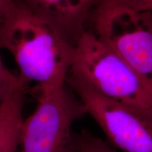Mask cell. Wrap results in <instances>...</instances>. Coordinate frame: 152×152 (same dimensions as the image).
I'll use <instances>...</instances> for the list:
<instances>
[{
	"mask_svg": "<svg viewBox=\"0 0 152 152\" xmlns=\"http://www.w3.org/2000/svg\"><path fill=\"white\" fill-rule=\"evenodd\" d=\"M37 107L23 119L18 152H68L73 136V124L87 111L67 85L54 90H36Z\"/></svg>",
	"mask_w": 152,
	"mask_h": 152,
	"instance_id": "cell-3",
	"label": "cell"
},
{
	"mask_svg": "<svg viewBox=\"0 0 152 152\" xmlns=\"http://www.w3.org/2000/svg\"><path fill=\"white\" fill-rule=\"evenodd\" d=\"M0 47L14 57L26 85L35 83V90H54L66 84L75 45L16 0L0 18Z\"/></svg>",
	"mask_w": 152,
	"mask_h": 152,
	"instance_id": "cell-1",
	"label": "cell"
},
{
	"mask_svg": "<svg viewBox=\"0 0 152 152\" xmlns=\"http://www.w3.org/2000/svg\"><path fill=\"white\" fill-rule=\"evenodd\" d=\"M96 36L152 90V12L125 5L98 7Z\"/></svg>",
	"mask_w": 152,
	"mask_h": 152,
	"instance_id": "cell-5",
	"label": "cell"
},
{
	"mask_svg": "<svg viewBox=\"0 0 152 152\" xmlns=\"http://www.w3.org/2000/svg\"><path fill=\"white\" fill-rule=\"evenodd\" d=\"M5 99H6V98H5ZM5 99H1V98H0V107H1V104H2V102H4V100Z\"/></svg>",
	"mask_w": 152,
	"mask_h": 152,
	"instance_id": "cell-13",
	"label": "cell"
},
{
	"mask_svg": "<svg viewBox=\"0 0 152 152\" xmlns=\"http://www.w3.org/2000/svg\"><path fill=\"white\" fill-rule=\"evenodd\" d=\"M67 35L83 30V24L93 6L101 0H16ZM69 41V40H68Z\"/></svg>",
	"mask_w": 152,
	"mask_h": 152,
	"instance_id": "cell-6",
	"label": "cell"
},
{
	"mask_svg": "<svg viewBox=\"0 0 152 152\" xmlns=\"http://www.w3.org/2000/svg\"><path fill=\"white\" fill-rule=\"evenodd\" d=\"M14 2V0H0V18L2 17L9 7Z\"/></svg>",
	"mask_w": 152,
	"mask_h": 152,
	"instance_id": "cell-12",
	"label": "cell"
},
{
	"mask_svg": "<svg viewBox=\"0 0 152 152\" xmlns=\"http://www.w3.org/2000/svg\"><path fill=\"white\" fill-rule=\"evenodd\" d=\"M69 73L102 94L152 115V90L138 73L91 32L75 44Z\"/></svg>",
	"mask_w": 152,
	"mask_h": 152,
	"instance_id": "cell-2",
	"label": "cell"
},
{
	"mask_svg": "<svg viewBox=\"0 0 152 152\" xmlns=\"http://www.w3.org/2000/svg\"><path fill=\"white\" fill-rule=\"evenodd\" d=\"M24 90H18L4 100L0 107V152H16L23 118Z\"/></svg>",
	"mask_w": 152,
	"mask_h": 152,
	"instance_id": "cell-7",
	"label": "cell"
},
{
	"mask_svg": "<svg viewBox=\"0 0 152 152\" xmlns=\"http://www.w3.org/2000/svg\"><path fill=\"white\" fill-rule=\"evenodd\" d=\"M123 5L137 11L152 12V0H131L129 2Z\"/></svg>",
	"mask_w": 152,
	"mask_h": 152,
	"instance_id": "cell-10",
	"label": "cell"
},
{
	"mask_svg": "<svg viewBox=\"0 0 152 152\" xmlns=\"http://www.w3.org/2000/svg\"><path fill=\"white\" fill-rule=\"evenodd\" d=\"M68 152H118L117 149L85 129L74 132Z\"/></svg>",
	"mask_w": 152,
	"mask_h": 152,
	"instance_id": "cell-8",
	"label": "cell"
},
{
	"mask_svg": "<svg viewBox=\"0 0 152 152\" xmlns=\"http://www.w3.org/2000/svg\"><path fill=\"white\" fill-rule=\"evenodd\" d=\"M66 84L113 147L122 152H152L151 115L102 96L70 73Z\"/></svg>",
	"mask_w": 152,
	"mask_h": 152,
	"instance_id": "cell-4",
	"label": "cell"
},
{
	"mask_svg": "<svg viewBox=\"0 0 152 152\" xmlns=\"http://www.w3.org/2000/svg\"><path fill=\"white\" fill-rule=\"evenodd\" d=\"M131 0H101L99 7H109L113 6L123 5L129 2Z\"/></svg>",
	"mask_w": 152,
	"mask_h": 152,
	"instance_id": "cell-11",
	"label": "cell"
},
{
	"mask_svg": "<svg viewBox=\"0 0 152 152\" xmlns=\"http://www.w3.org/2000/svg\"><path fill=\"white\" fill-rule=\"evenodd\" d=\"M1 49L0 47V98L5 99L18 90L26 91L28 85L6 67L1 56Z\"/></svg>",
	"mask_w": 152,
	"mask_h": 152,
	"instance_id": "cell-9",
	"label": "cell"
}]
</instances>
